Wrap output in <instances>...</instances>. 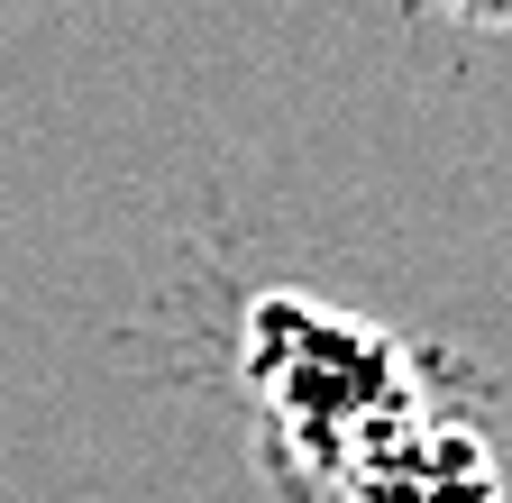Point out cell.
<instances>
[{"label":"cell","mask_w":512,"mask_h":503,"mask_svg":"<svg viewBox=\"0 0 512 503\" xmlns=\"http://www.w3.org/2000/svg\"><path fill=\"white\" fill-rule=\"evenodd\" d=\"M238 385L256 412V458L302 503H330V485L348 476V458L375 430L439 403L430 357L412 339H394L384 321H357L348 302L302 293V284H275V293L247 302Z\"/></svg>","instance_id":"obj_1"},{"label":"cell","mask_w":512,"mask_h":503,"mask_svg":"<svg viewBox=\"0 0 512 503\" xmlns=\"http://www.w3.org/2000/svg\"><path fill=\"white\" fill-rule=\"evenodd\" d=\"M330 503H503V458L467 412L421 403L348 458Z\"/></svg>","instance_id":"obj_2"},{"label":"cell","mask_w":512,"mask_h":503,"mask_svg":"<svg viewBox=\"0 0 512 503\" xmlns=\"http://www.w3.org/2000/svg\"><path fill=\"white\" fill-rule=\"evenodd\" d=\"M430 10L467 37H512V0H430Z\"/></svg>","instance_id":"obj_3"}]
</instances>
